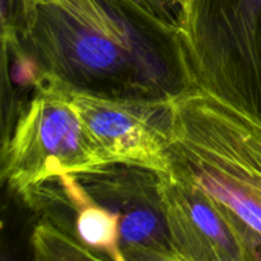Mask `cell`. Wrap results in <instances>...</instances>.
<instances>
[{"label": "cell", "mask_w": 261, "mask_h": 261, "mask_svg": "<svg viewBox=\"0 0 261 261\" xmlns=\"http://www.w3.org/2000/svg\"><path fill=\"white\" fill-rule=\"evenodd\" d=\"M166 99L167 175L229 209L261 260V111L203 84Z\"/></svg>", "instance_id": "1"}, {"label": "cell", "mask_w": 261, "mask_h": 261, "mask_svg": "<svg viewBox=\"0 0 261 261\" xmlns=\"http://www.w3.org/2000/svg\"><path fill=\"white\" fill-rule=\"evenodd\" d=\"M109 160L82 117L48 74L17 121L3 150V180L22 194L64 175L105 170Z\"/></svg>", "instance_id": "2"}, {"label": "cell", "mask_w": 261, "mask_h": 261, "mask_svg": "<svg viewBox=\"0 0 261 261\" xmlns=\"http://www.w3.org/2000/svg\"><path fill=\"white\" fill-rule=\"evenodd\" d=\"M58 82L110 165L170 172L167 99L117 98Z\"/></svg>", "instance_id": "3"}, {"label": "cell", "mask_w": 261, "mask_h": 261, "mask_svg": "<svg viewBox=\"0 0 261 261\" xmlns=\"http://www.w3.org/2000/svg\"><path fill=\"white\" fill-rule=\"evenodd\" d=\"M155 182L176 260H259L249 231L223 204L167 173Z\"/></svg>", "instance_id": "4"}, {"label": "cell", "mask_w": 261, "mask_h": 261, "mask_svg": "<svg viewBox=\"0 0 261 261\" xmlns=\"http://www.w3.org/2000/svg\"><path fill=\"white\" fill-rule=\"evenodd\" d=\"M76 175H64L60 178L68 198L78 206L76 232L82 241L88 246L105 252L112 260H125L120 246V216L96 201L75 181Z\"/></svg>", "instance_id": "5"}, {"label": "cell", "mask_w": 261, "mask_h": 261, "mask_svg": "<svg viewBox=\"0 0 261 261\" xmlns=\"http://www.w3.org/2000/svg\"><path fill=\"white\" fill-rule=\"evenodd\" d=\"M70 45L71 58L75 65L92 73H106L119 68L125 58L127 46L112 38L79 24L78 28L66 33Z\"/></svg>", "instance_id": "6"}, {"label": "cell", "mask_w": 261, "mask_h": 261, "mask_svg": "<svg viewBox=\"0 0 261 261\" xmlns=\"http://www.w3.org/2000/svg\"><path fill=\"white\" fill-rule=\"evenodd\" d=\"M43 4L53 5L74 22L127 46L125 30L117 24L98 0H43Z\"/></svg>", "instance_id": "7"}, {"label": "cell", "mask_w": 261, "mask_h": 261, "mask_svg": "<svg viewBox=\"0 0 261 261\" xmlns=\"http://www.w3.org/2000/svg\"><path fill=\"white\" fill-rule=\"evenodd\" d=\"M176 2L181 3L182 5H190L193 3V0H176Z\"/></svg>", "instance_id": "8"}]
</instances>
